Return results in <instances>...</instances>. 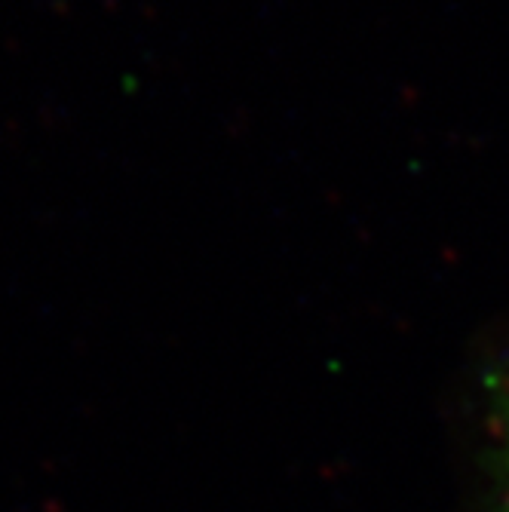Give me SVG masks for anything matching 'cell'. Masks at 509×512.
I'll return each instance as SVG.
<instances>
[{
    "label": "cell",
    "mask_w": 509,
    "mask_h": 512,
    "mask_svg": "<svg viewBox=\"0 0 509 512\" xmlns=\"http://www.w3.org/2000/svg\"><path fill=\"white\" fill-rule=\"evenodd\" d=\"M497 476H494V497H497V512H509V375L500 387V402H497Z\"/></svg>",
    "instance_id": "obj_1"
}]
</instances>
